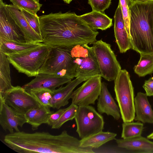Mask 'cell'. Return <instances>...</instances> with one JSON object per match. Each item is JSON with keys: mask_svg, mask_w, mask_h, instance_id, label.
<instances>
[{"mask_svg": "<svg viewBox=\"0 0 153 153\" xmlns=\"http://www.w3.org/2000/svg\"><path fill=\"white\" fill-rule=\"evenodd\" d=\"M122 126L121 137L124 139L141 136L144 128L143 123L138 121L123 122Z\"/></svg>", "mask_w": 153, "mask_h": 153, "instance_id": "obj_27", "label": "cell"}, {"mask_svg": "<svg viewBox=\"0 0 153 153\" xmlns=\"http://www.w3.org/2000/svg\"><path fill=\"white\" fill-rule=\"evenodd\" d=\"M0 98L14 110L23 115L42 105L34 97L20 86H13Z\"/></svg>", "mask_w": 153, "mask_h": 153, "instance_id": "obj_10", "label": "cell"}, {"mask_svg": "<svg viewBox=\"0 0 153 153\" xmlns=\"http://www.w3.org/2000/svg\"><path fill=\"white\" fill-rule=\"evenodd\" d=\"M85 81L84 79L76 78L68 82L65 86H61L53 90L51 101V108L59 109L68 105L74 89Z\"/></svg>", "mask_w": 153, "mask_h": 153, "instance_id": "obj_17", "label": "cell"}, {"mask_svg": "<svg viewBox=\"0 0 153 153\" xmlns=\"http://www.w3.org/2000/svg\"><path fill=\"white\" fill-rule=\"evenodd\" d=\"M71 54L76 65L75 78L85 81L101 73L92 47L88 44L77 45L71 48Z\"/></svg>", "mask_w": 153, "mask_h": 153, "instance_id": "obj_7", "label": "cell"}, {"mask_svg": "<svg viewBox=\"0 0 153 153\" xmlns=\"http://www.w3.org/2000/svg\"><path fill=\"white\" fill-rule=\"evenodd\" d=\"M51 47L44 44L22 52L7 55L10 64L19 73L28 77L39 74L50 51Z\"/></svg>", "mask_w": 153, "mask_h": 153, "instance_id": "obj_4", "label": "cell"}, {"mask_svg": "<svg viewBox=\"0 0 153 153\" xmlns=\"http://www.w3.org/2000/svg\"><path fill=\"white\" fill-rule=\"evenodd\" d=\"M137 64L134 67V72L140 77L153 73V54L140 53Z\"/></svg>", "mask_w": 153, "mask_h": 153, "instance_id": "obj_26", "label": "cell"}, {"mask_svg": "<svg viewBox=\"0 0 153 153\" xmlns=\"http://www.w3.org/2000/svg\"><path fill=\"white\" fill-rule=\"evenodd\" d=\"M111 0H88V3L91 6L93 11L104 13L111 3Z\"/></svg>", "mask_w": 153, "mask_h": 153, "instance_id": "obj_33", "label": "cell"}, {"mask_svg": "<svg viewBox=\"0 0 153 153\" xmlns=\"http://www.w3.org/2000/svg\"><path fill=\"white\" fill-rule=\"evenodd\" d=\"M39 18L43 43L51 47L72 48L97 40L99 32L74 12L51 13Z\"/></svg>", "mask_w": 153, "mask_h": 153, "instance_id": "obj_1", "label": "cell"}, {"mask_svg": "<svg viewBox=\"0 0 153 153\" xmlns=\"http://www.w3.org/2000/svg\"><path fill=\"white\" fill-rule=\"evenodd\" d=\"M72 0H63V1L65 3L69 4H70Z\"/></svg>", "mask_w": 153, "mask_h": 153, "instance_id": "obj_37", "label": "cell"}, {"mask_svg": "<svg viewBox=\"0 0 153 153\" xmlns=\"http://www.w3.org/2000/svg\"><path fill=\"white\" fill-rule=\"evenodd\" d=\"M71 48L51 47L39 74L59 75L73 79L75 76L76 65L71 54Z\"/></svg>", "mask_w": 153, "mask_h": 153, "instance_id": "obj_5", "label": "cell"}, {"mask_svg": "<svg viewBox=\"0 0 153 153\" xmlns=\"http://www.w3.org/2000/svg\"><path fill=\"white\" fill-rule=\"evenodd\" d=\"M19 9L22 12L31 27L42 37L39 16L37 14H32L24 9Z\"/></svg>", "mask_w": 153, "mask_h": 153, "instance_id": "obj_31", "label": "cell"}, {"mask_svg": "<svg viewBox=\"0 0 153 153\" xmlns=\"http://www.w3.org/2000/svg\"><path fill=\"white\" fill-rule=\"evenodd\" d=\"M131 49L153 54V1L136 0L129 6Z\"/></svg>", "mask_w": 153, "mask_h": 153, "instance_id": "obj_3", "label": "cell"}, {"mask_svg": "<svg viewBox=\"0 0 153 153\" xmlns=\"http://www.w3.org/2000/svg\"><path fill=\"white\" fill-rule=\"evenodd\" d=\"M50 108L42 105L29 110L24 114L27 123L31 126L33 131L37 129L42 124H47L50 116L54 112L51 111Z\"/></svg>", "mask_w": 153, "mask_h": 153, "instance_id": "obj_22", "label": "cell"}, {"mask_svg": "<svg viewBox=\"0 0 153 153\" xmlns=\"http://www.w3.org/2000/svg\"><path fill=\"white\" fill-rule=\"evenodd\" d=\"M115 99L123 122L133 121L135 117L134 88L128 72L121 70L114 80Z\"/></svg>", "mask_w": 153, "mask_h": 153, "instance_id": "obj_6", "label": "cell"}, {"mask_svg": "<svg viewBox=\"0 0 153 153\" xmlns=\"http://www.w3.org/2000/svg\"><path fill=\"white\" fill-rule=\"evenodd\" d=\"M42 42L6 41L0 44V51L6 55L19 53L43 45Z\"/></svg>", "mask_w": 153, "mask_h": 153, "instance_id": "obj_24", "label": "cell"}, {"mask_svg": "<svg viewBox=\"0 0 153 153\" xmlns=\"http://www.w3.org/2000/svg\"><path fill=\"white\" fill-rule=\"evenodd\" d=\"M117 135L115 133L102 131L80 140V146L82 147L98 148L108 142L115 140Z\"/></svg>", "mask_w": 153, "mask_h": 153, "instance_id": "obj_25", "label": "cell"}, {"mask_svg": "<svg viewBox=\"0 0 153 153\" xmlns=\"http://www.w3.org/2000/svg\"><path fill=\"white\" fill-rule=\"evenodd\" d=\"M78 106L72 103L66 109L61 117L52 126L53 129H58L67 121L74 119L76 115Z\"/></svg>", "mask_w": 153, "mask_h": 153, "instance_id": "obj_30", "label": "cell"}, {"mask_svg": "<svg viewBox=\"0 0 153 153\" xmlns=\"http://www.w3.org/2000/svg\"><path fill=\"white\" fill-rule=\"evenodd\" d=\"M143 87L147 96H153V77L146 80Z\"/></svg>", "mask_w": 153, "mask_h": 153, "instance_id": "obj_35", "label": "cell"}, {"mask_svg": "<svg viewBox=\"0 0 153 153\" xmlns=\"http://www.w3.org/2000/svg\"><path fill=\"white\" fill-rule=\"evenodd\" d=\"M131 0H119L122 12L125 23L126 27L129 36V27L130 12L129 6L132 1Z\"/></svg>", "mask_w": 153, "mask_h": 153, "instance_id": "obj_32", "label": "cell"}, {"mask_svg": "<svg viewBox=\"0 0 153 153\" xmlns=\"http://www.w3.org/2000/svg\"><path fill=\"white\" fill-rule=\"evenodd\" d=\"M3 142L20 153H94L93 148L82 147L80 141L64 130L53 135L47 132H14L5 135Z\"/></svg>", "mask_w": 153, "mask_h": 153, "instance_id": "obj_2", "label": "cell"}, {"mask_svg": "<svg viewBox=\"0 0 153 153\" xmlns=\"http://www.w3.org/2000/svg\"><path fill=\"white\" fill-rule=\"evenodd\" d=\"M71 80V79L59 75L39 74L22 87L27 91L39 88L53 91L57 87L68 83Z\"/></svg>", "mask_w": 153, "mask_h": 153, "instance_id": "obj_14", "label": "cell"}, {"mask_svg": "<svg viewBox=\"0 0 153 153\" xmlns=\"http://www.w3.org/2000/svg\"><path fill=\"white\" fill-rule=\"evenodd\" d=\"M114 32L116 42L120 52L123 53L131 49L129 35L126 30L120 4L119 3L114 16Z\"/></svg>", "mask_w": 153, "mask_h": 153, "instance_id": "obj_15", "label": "cell"}, {"mask_svg": "<svg viewBox=\"0 0 153 153\" xmlns=\"http://www.w3.org/2000/svg\"><path fill=\"white\" fill-rule=\"evenodd\" d=\"M66 109V108L59 109L56 112H53L50 116L47 123L48 126H52L57 121Z\"/></svg>", "mask_w": 153, "mask_h": 153, "instance_id": "obj_34", "label": "cell"}, {"mask_svg": "<svg viewBox=\"0 0 153 153\" xmlns=\"http://www.w3.org/2000/svg\"><path fill=\"white\" fill-rule=\"evenodd\" d=\"M132 0L133 1H135L136 0Z\"/></svg>", "mask_w": 153, "mask_h": 153, "instance_id": "obj_39", "label": "cell"}, {"mask_svg": "<svg viewBox=\"0 0 153 153\" xmlns=\"http://www.w3.org/2000/svg\"><path fill=\"white\" fill-rule=\"evenodd\" d=\"M119 147L136 153H153V142L141 136L115 140Z\"/></svg>", "mask_w": 153, "mask_h": 153, "instance_id": "obj_19", "label": "cell"}, {"mask_svg": "<svg viewBox=\"0 0 153 153\" xmlns=\"http://www.w3.org/2000/svg\"><path fill=\"white\" fill-rule=\"evenodd\" d=\"M135 120L153 124V110L146 94L137 93L134 100Z\"/></svg>", "mask_w": 153, "mask_h": 153, "instance_id": "obj_20", "label": "cell"}, {"mask_svg": "<svg viewBox=\"0 0 153 153\" xmlns=\"http://www.w3.org/2000/svg\"><path fill=\"white\" fill-rule=\"evenodd\" d=\"M147 138L149 139H153V132L147 136Z\"/></svg>", "mask_w": 153, "mask_h": 153, "instance_id": "obj_36", "label": "cell"}, {"mask_svg": "<svg viewBox=\"0 0 153 153\" xmlns=\"http://www.w3.org/2000/svg\"><path fill=\"white\" fill-rule=\"evenodd\" d=\"M97 110L101 114H105L111 116L116 120L120 117V113L118 105L109 92L106 84L102 82V88L98 99Z\"/></svg>", "mask_w": 153, "mask_h": 153, "instance_id": "obj_16", "label": "cell"}, {"mask_svg": "<svg viewBox=\"0 0 153 153\" xmlns=\"http://www.w3.org/2000/svg\"><path fill=\"white\" fill-rule=\"evenodd\" d=\"M12 4L19 8L24 9L27 11L36 14L42 4L39 3V0H10Z\"/></svg>", "mask_w": 153, "mask_h": 153, "instance_id": "obj_29", "label": "cell"}, {"mask_svg": "<svg viewBox=\"0 0 153 153\" xmlns=\"http://www.w3.org/2000/svg\"><path fill=\"white\" fill-rule=\"evenodd\" d=\"M0 124L5 131L10 133L19 131L18 127H22L27 120L24 115L14 110L0 98Z\"/></svg>", "mask_w": 153, "mask_h": 153, "instance_id": "obj_13", "label": "cell"}, {"mask_svg": "<svg viewBox=\"0 0 153 153\" xmlns=\"http://www.w3.org/2000/svg\"><path fill=\"white\" fill-rule=\"evenodd\" d=\"M6 6L11 15L23 32L27 42H43L42 37L31 27L18 8L13 4H6Z\"/></svg>", "mask_w": 153, "mask_h": 153, "instance_id": "obj_18", "label": "cell"}, {"mask_svg": "<svg viewBox=\"0 0 153 153\" xmlns=\"http://www.w3.org/2000/svg\"><path fill=\"white\" fill-rule=\"evenodd\" d=\"M92 44L101 77L108 81L114 80L121 68L110 45L101 39Z\"/></svg>", "mask_w": 153, "mask_h": 153, "instance_id": "obj_8", "label": "cell"}, {"mask_svg": "<svg viewBox=\"0 0 153 153\" xmlns=\"http://www.w3.org/2000/svg\"><path fill=\"white\" fill-rule=\"evenodd\" d=\"M10 62L7 56L0 51V97L13 87L10 76Z\"/></svg>", "mask_w": 153, "mask_h": 153, "instance_id": "obj_23", "label": "cell"}, {"mask_svg": "<svg viewBox=\"0 0 153 153\" xmlns=\"http://www.w3.org/2000/svg\"><path fill=\"white\" fill-rule=\"evenodd\" d=\"M139 0L147 1H153V0Z\"/></svg>", "mask_w": 153, "mask_h": 153, "instance_id": "obj_38", "label": "cell"}, {"mask_svg": "<svg viewBox=\"0 0 153 153\" xmlns=\"http://www.w3.org/2000/svg\"><path fill=\"white\" fill-rule=\"evenodd\" d=\"M9 41L27 42L23 32L11 15L6 4L0 0V44Z\"/></svg>", "mask_w": 153, "mask_h": 153, "instance_id": "obj_12", "label": "cell"}, {"mask_svg": "<svg viewBox=\"0 0 153 153\" xmlns=\"http://www.w3.org/2000/svg\"><path fill=\"white\" fill-rule=\"evenodd\" d=\"M79 17L91 28L95 30H105L113 25L112 20L104 13L93 11Z\"/></svg>", "mask_w": 153, "mask_h": 153, "instance_id": "obj_21", "label": "cell"}, {"mask_svg": "<svg viewBox=\"0 0 153 153\" xmlns=\"http://www.w3.org/2000/svg\"><path fill=\"white\" fill-rule=\"evenodd\" d=\"M40 104L43 105L51 108V101L52 97L53 91L44 88L31 89L28 91Z\"/></svg>", "mask_w": 153, "mask_h": 153, "instance_id": "obj_28", "label": "cell"}, {"mask_svg": "<svg viewBox=\"0 0 153 153\" xmlns=\"http://www.w3.org/2000/svg\"><path fill=\"white\" fill-rule=\"evenodd\" d=\"M101 77L94 76L85 81L73 91L71 98L72 103L78 106L94 104L101 91Z\"/></svg>", "mask_w": 153, "mask_h": 153, "instance_id": "obj_11", "label": "cell"}, {"mask_svg": "<svg viewBox=\"0 0 153 153\" xmlns=\"http://www.w3.org/2000/svg\"><path fill=\"white\" fill-rule=\"evenodd\" d=\"M74 119L76 131L81 139L102 131L104 129L103 116L92 106H78Z\"/></svg>", "mask_w": 153, "mask_h": 153, "instance_id": "obj_9", "label": "cell"}]
</instances>
